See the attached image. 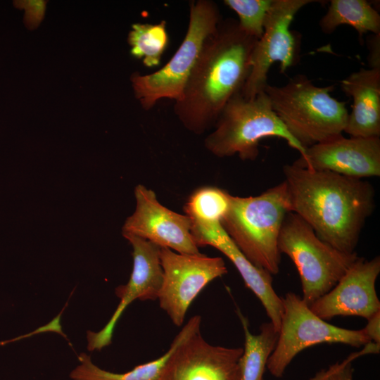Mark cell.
Returning <instances> with one entry per match:
<instances>
[{
	"label": "cell",
	"mask_w": 380,
	"mask_h": 380,
	"mask_svg": "<svg viewBox=\"0 0 380 380\" xmlns=\"http://www.w3.org/2000/svg\"><path fill=\"white\" fill-rule=\"evenodd\" d=\"M291 212L336 249L355 253L362 229L375 205L369 182L295 163L283 167Z\"/></svg>",
	"instance_id": "6da1fadb"
},
{
	"label": "cell",
	"mask_w": 380,
	"mask_h": 380,
	"mask_svg": "<svg viewBox=\"0 0 380 380\" xmlns=\"http://www.w3.org/2000/svg\"><path fill=\"white\" fill-rule=\"evenodd\" d=\"M258 39L234 19L222 20L205 40L174 111L183 126L201 134L215 126L229 101L241 93Z\"/></svg>",
	"instance_id": "7a4b0ae2"
},
{
	"label": "cell",
	"mask_w": 380,
	"mask_h": 380,
	"mask_svg": "<svg viewBox=\"0 0 380 380\" xmlns=\"http://www.w3.org/2000/svg\"><path fill=\"white\" fill-rule=\"evenodd\" d=\"M289 212V191L283 181L258 196L230 195L229 208L221 224L250 262L277 274L281 262L279 236Z\"/></svg>",
	"instance_id": "3957f363"
},
{
	"label": "cell",
	"mask_w": 380,
	"mask_h": 380,
	"mask_svg": "<svg viewBox=\"0 0 380 380\" xmlns=\"http://www.w3.org/2000/svg\"><path fill=\"white\" fill-rule=\"evenodd\" d=\"M334 86L317 87L298 75L286 84H267L265 92L289 132L305 149L342 136L348 112L330 95Z\"/></svg>",
	"instance_id": "277c9868"
},
{
	"label": "cell",
	"mask_w": 380,
	"mask_h": 380,
	"mask_svg": "<svg viewBox=\"0 0 380 380\" xmlns=\"http://www.w3.org/2000/svg\"><path fill=\"white\" fill-rule=\"evenodd\" d=\"M270 137L283 139L300 156L305 154V148L286 129L265 91L251 99L239 93L224 106L204 145L217 157L237 154L243 160H254L260 141Z\"/></svg>",
	"instance_id": "5b68a950"
},
{
	"label": "cell",
	"mask_w": 380,
	"mask_h": 380,
	"mask_svg": "<svg viewBox=\"0 0 380 380\" xmlns=\"http://www.w3.org/2000/svg\"><path fill=\"white\" fill-rule=\"evenodd\" d=\"M219 8L210 0L192 1L185 37L170 60L148 75L134 73L131 81L136 98L144 109L150 110L163 99L180 101L187 80L207 38L221 22Z\"/></svg>",
	"instance_id": "8992f818"
},
{
	"label": "cell",
	"mask_w": 380,
	"mask_h": 380,
	"mask_svg": "<svg viewBox=\"0 0 380 380\" xmlns=\"http://www.w3.org/2000/svg\"><path fill=\"white\" fill-rule=\"evenodd\" d=\"M278 248L294 263L301 281L302 298L308 305L331 291L358 258L356 252L343 253L320 239L293 212L285 216Z\"/></svg>",
	"instance_id": "52a82bcc"
},
{
	"label": "cell",
	"mask_w": 380,
	"mask_h": 380,
	"mask_svg": "<svg viewBox=\"0 0 380 380\" xmlns=\"http://www.w3.org/2000/svg\"><path fill=\"white\" fill-rule=\"evenodd\" d=\"M281 300L283 312L278 338L267 363L270 373L276 378L282 377L293 359L310 346L342 343L360 348L371 341L362 329H344L321 319L293 292L286 293Z\"/></svg>",
	"instance_id": "ba28073f"
},
{
	"label": "cell",
	"mask_w": 380,
	"mask_h": 380,
	"mask_svg": "<svg viewBox=\"0 0 380 380\" xmlns=\"http://www.w3.org/2000/svg\"><path fill=\"white\" fill-rule=\"evenodd\" d=\"M201 323L200 315L193 316L175 336L160 380H240L243 348L210 344Z\"/></svg>",
	"instance_id": "9c48e42d"
},
{
	"label": "cell",
	"mask_w": 380,
	"mask_h": 380,
	"mask_svg": "<svg viewBox=\"0 0 380 380\" xmlns=\"http://www.w3.org/2000/svg\"><path fill=\"white\" fill-rule=\"evenodd\" d=\"M160 260L163 276L159 305L180 327L193 300L210 281L226 274L227 268L222 258L182 254L167 248H160Z\"/></svg>",
	"instance_id": "30bf717a"
},
{
	"label": "cell",
	"mask_w": 380,
	"mask_h": 380,
	"mask_svg": "<svg viewBox=\"0 0 380 380\" xmlns=\"http://www.w3.org/2000/svg\"><path fill=\"white\" fill-rule=\"evenodd\" d=\"M312 2L315 1H272L263 34L252 53L250 74L241 91L244 99H253L264 91L267 84V73L274 63H279L282 72L297 63L298 42L290 30V25L296 14Z\"/></svg>",
	"instance_id": "8fae6325"
},
{
	"label": "cell",
	"mask_w": 380,
	"mask_h": 380,
	"mask_svg": "<svg viewBox=\"0 0 380 380\" xmlns=\"http://www.w3.org/2000/svg\"><path fill=\"white\" fill-rule=\"evenodd\" d=\"M136 208L122 228V234L136 236L160 248L182 254H198L191 234V220L159 203L155 192L143 184L134 188Z\"/></svg>",
	"instance_id": "7c38bea8"
},
{
	"label": "cell",
	"mask_w": 380,
	"mask_h": 380,
	"mask_svg": "<svg viewBox=\"0 0 380 380\" xmlns=\"http://www.w3.org/2000/svg\"><path fill=\"white\" fill-rule=\"evenodd\" d=\"M132 247L133 267L128 282L115 289L120 303L105 327L98 332L87 331V348L100 350L111 343L117 322L126 308L134 300L158 299L163 282L160 260V247L142 238L122 235Z\"/></svg>",
	"instance_id": "4fadbf2b"
},
{
	"label": "cell",
	"mask_w": 380,
	"mask_h": 380,
	"mask_svg": "<svg viewBox=\"0 0 380 380\" xmlns=\"http://www.w3.org/2000/svg\"><path fill=\"white\" fill-rule=\"evenodd\" d=\"M380 272V258L358 257L336 286L309 305L324 320L337 316L369 319L380 311L376 281Z\"/></svg>",
	"instance_id": "5bb4252c"
},
{
	"label": "cell",
	"mask_w": 380,
	"mask_h": 380,
	"mask_svg": "<svg viewBox=\"0 0 380 380\" xmlns=\"http://www.w3.org/2000/svg\"><path fill=\"white\" fill-rule=\"evenodd\" d=\"M294 163L313 170L357 179L379 177L380 139L342 135L307 148Z\"/></svg>",
	"instance_id": "9a60e30c"
},
{
	"label": "cell",
	"mask_w": 380,
	"mask_h": 380,
	"mask_svg": "<svg viewBox=\"0 0 380 380\" xmlns=\"http://www.w3.org/2000/svg\"><path fill=\"white\" fill-rule=\"evenodd\" d=\"M191 234L198 247L210 246L226 255L236 267L244 284L260 300L279 332L283 312L281 298L272 286V274L250 262L223 229L221 222L199 225L191 222Z\"/></svg>",
	"instance_id": "2e32d148"
},
{
	"label": "cell",
	"mask_w": 380,
	"mask_h": 380,
	"mask_svg": "<svg viewBox=\"0 0 380 380\" xmlns=\"http://www.w3.org/2000/svg\"><path fill=\"white\" fill-rule=\"evenodd\" d=\"M341 89L353 101L343 132L353 137H379L380 69L353 72L341 81Z\"/></svg>",
	"instance_id": "e0dca14e"
},
{
	"label": "cell",
	"mask_w": 380,
	"mask_h": 380,
	"mask_svg": "<svg viewBox=\"0 0 380 380\" xmlns=\"http://www.w3.org/2000/svg\"><path fill=\"white\" fill-rule=\"evenodd\" d=\"M237 314L245 336L240 362V380H263L267 363L275 347L279 332L270 322L261 325L258 334H253L249 330L248 319L239 309Z\"/></svg>",
	"instance_id": "ac0fdd59"
},
{
	"label": "cell",
	"mask_w": 380,
	"mask_h": 380,
	"mask_svg": "<svg viewBox=\"0 0 380 380\" xmlns=\"http://www.w3.org/2000/svg\"><path fill=\"white\" fill-rule=\"evenodd\" d=\"M342 25L355 28L360 37L369 32L378 34L380 15L365 0H331L319 21V27L323 32L331 34Z\"/></svg>",
	"instance_id": "d6986e66"
},
{
	"label": "cell",
	"mask_w": 380,
	"mask_h": 380,
	"mask_svg": "<svg viewBox=\"0 0 380 380\" xmlns=\"http://www.w3.org/2000/svg\"><path fill=\"white\" fill-rule=\"evenodd\" d=\"M172 348L160 357L139 365L124 373H115L103 369L94 365L89 355L81 353L80 364L70 374L72 380H160L165 363Z\"/></svg>",
	"instance_id": "ffe728a7"
},
{
	"label": "cell",
	"mask_w": 380,
	"mask_h": 380,
	"mask_svg": "<svg viewBox=\"0 0 380 380\" xmlns=\"http://www.w3.org/2000/svg\"><path fill=\"white\" fill-rule=\"evenodd\" d=\"M128 43L131 54L141 60L145 66L158 65L169 44L166 21L161 20L157 24H133L128 34Z\"/></svg>",
	"instance_id": "44dd1931"
},
{
	"label": "cell",
	"mask_w": 380,
	"mask_h": 380,
	"mask_svg": "<svg viewBox=\"0 0 380 380\" xmlns=\"http://www.w3.org/2000/svg\"><path fill=\"white\" fill-rule=\"evenodd\" d=\"M230 195L215 186L201 187L191 194L184 209L194 224L220 223L229 208Z\"/></svg>",
	"instance_id": "7402d4cb"
},
{
	"label": "cell",
	"mask_w": 380,
	"mask_h": 380,
	"mask_svg": "<svg viewBox=\"0 0 380 380\" xmlns=\"http://www.w3.org/2000/svg\"><path fill=\"white\" fill-rule=\"evenodd\" d=\"M273 0H224L236 13L240 28L248 35L259 39L264 32L267 12Z\"/></svg>",
	"instance_id": "603a6c76"
},
{
	"label": "cell",
	"mask_w": 380,
	"mask_h": 380,
	"mask_svg": "<svg viewBox=\"0 0 380 380\" xmlns=\"http://www.w3.org/2000/svg\"><path fill=\"white\" fill-rule=\"evenodd\" d=\"M361 355L360 351L352 353L342 362L330 366L329 372L323 380H353L352 361Z\"/></svg>",
	"instance_id": "cb8c5ba5"
},
{
	"label": "cell",
	"mask_w": 380,
	"mask_h": 380,
	"mask_svg": "<svg viewBox=\"0 0 380 380\" xmlns=\"http://www.w3.org/2000/svg\"><path fill=\"white\" fill-rule=\"evenodd\" d=\"M370 68L380 69V33L373 34L368 42Z\"/></svg>",
	"instance_id": "d4e9b609"
},
{
	"label": "cell",
	"mask_w": 380,
	"mask_h": 380,
	"mask_svg": "<svg viewBox=\"0 0 380 380\" xmlns=\"http://www.w3.org/2000/svg\"><path fill=\"white\" fill-rule=\"evenodd\" d=\"M362 329L372 342L380 344V311L367 319Z\"/></svg>",
	"instance_id": "484cf974"
},
{
	"label": "cell",
	"mask_w": 380,
	"mask_h": 380,
	"mask_svg": "<svg viewBox=\"0 0 380 380\" xmlns=\"http://www.w3.org/2000/svg\"><path fill=\"white\" fill-rule=\"evenodd\" d=\"M329 369H322L317 372L315 375L309 380H323L329 374Z\"/></svg>",
	"instance_id": "4316f807"
}]
</instances>
